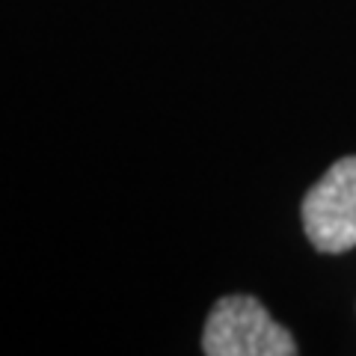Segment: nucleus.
Here are the masks:
<instances>
[{"label":"nucleus","mask_w":356,"mask_h":356,"mask_svg":"<svg viewBox=\"0 0 356 356\" xmlns=\"http://www.w3.org/2000/svg\"><path fill=\"white\" fill-rule=\"evenodd\" d=\"M202 350L208 356H294L297 341L255 297L232 294L211 309Z\"/></svg>","instance_id":"nucleus-1"},{"label":"nucleus","mask_w":356,"mask_h":356,"mask_svg":"<svg viewBox=\"0 0 356 356\" xmlns=\"http://www.w3.org/2000/svg\"><path fill=\"white\" fill-rule=\"evenodd\" d=\"M303 229L321 252H348L356 247V154L336 161L306 193Z\"/></svg>","instance_id":"nucleus-2"}]
</instances>
